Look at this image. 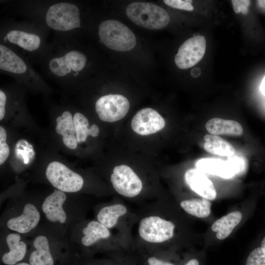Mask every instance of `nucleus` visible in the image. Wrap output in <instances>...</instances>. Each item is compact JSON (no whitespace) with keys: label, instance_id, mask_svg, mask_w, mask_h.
<instances>
[{"label":"nucleus","instance_id":"1","mask_svg":"<svg viewBox=\"0 0 265 265\" xmlns=\"http://www.w3.org/2000/svg\"><path fill=\"white\" fill-rule=\"evenodd\" d=\"M67 193L55 189L45 197L40 208L48 226L64 236L74 224L82 220L80 203L71 202Z\"/></svg>","mask_w":265,"mask_h":265},{"label":"nucleus","instance_id":"2","mask_svg":"<svg viewBox=\"0 0 265 265\" xmlns=\"http://www.w3.org/2000/svg\"><path fill=\"white\" fill-rule=\"evenodd\" d=\"M70 245L65 236L48 226L36 229L30 242L28 263L32 265H55L57 254Z\"/></svg>","mask_w":265,"mask_h":265},{"label":"nucleus","instance_id":"3","mask_svg":"<svg viewBox=\"0 0 265 265\" xmlns=\"http://www.w3.org/2000/svg\"><path fill=\"white\" fill-rule=\"evenodd\" d=\"M17 204L5 216L3 223L5 229L22 236L33 233L41 220V210L34 203Z\"/></svg>","mask_w":265,"mask_h":265},{"label":"nucleus","instance_id":"4","mask_svg":"<svg viewBox=\"0 0 265 265\" xmlns=\"http://www.w3.org/2000/svg\"><path fill=\"white\" fill-rule=\"evenodd\" d=\"M68 238L71 245H76L83 249L97 247L112 238L110 230L96 220H81L69 229Z\"/></svg>","mask_w":265,"mask_h":265},{"label":"nucleus","instance_id":"5","mask_svg":"<svg viewBox=\"0 0 265 265\" xmlns=\"http://www.w3.org/2000/svg\"><path fill=\"white\" fill-rule=\"evenodd\" d=\"M98 35L101 43L116 51H130L136 44V38L132 30L115 20L102 22L98 27Z\"/></svg>","mask_w":265,"mask_h":265},{"label":"nucleus","instance_id":"6","mask_svg":"<svg viewBox=\"0 0 265 265\" xmlns=\"http://www.w3.org/2000/svg\"><path fill=\"white\" fill-rule=\"evenodd\" d=\"M86 63L87 57L82 52L77 48H71L50 58L47 67L54 77L69 78L79 76Z\"/></svg>","mask_w":265,"mask_h":265},{"label":"nucleus","instance_id":"7","mask_svg":"<svg viewBox=\"0 0 265 265\" xmlns=\"http://www.w3.org/2000/svg\"><path fill=\"white\" fill-rule=\"evenodd\" d=\"M126 14L134 24L152 30L162 29L170 21L166 10L151 2H132L127 6Z\"/></svg>","mask_w":265,"mask_h":265},{"label":"nucleus","instance_id":"8","mask_svg":"<svg viewBox=\"0 0 265 265\" xmlns=\"http://www.w3.org/2000/svg\"><path fill=\"white\" fill-rule=\"evenodd\" d=\"M45 21L48 26L53 30L70 31L81 27L80 10L73 3L57 2L48 8Z\"/></svg>","mask_w":265,"mask_h":265},{"label":"nucleus","instance_id":"9","mask_svg":"<svg viewBox=\"0 0 265 265\" xmlns=\"http://www.w3.org/2000/svg\"><path fill=\"white\" fill-rule=\"evenodd\" d=\"M175 225L171 221L158 215H150L143 217L138 226V234L145 243L160 244L171 239Z\"/></svg>","mask_w":265,"mask_h":265},{"label":"nucleus","instance_id":"10","mask_svg":"<svg viewBox=\"0 0 265 265\" xmlns=\"http://www.w3.org/2000/svg\"><path fill=\"white\" fill-rule=\"evenodd\" d=\"M45 176L56 189L68 193L80 191L84 183L80 175L57 161H52L48 165Z\"/></svg>","mask_w":265,"mask_h":265},{"label":"nucleus","instance_id":"11","mask_svg":"<svg viewBox=\"0 0 265 265\" xmlns=\"http://www.w3.org/2000/svg\"><path fill=\"white\" fill-rule=\"evenodd\" d=\"M110 182L116 192L128 198L138 196L143 188L140 178L130 166L124 164L114 168Z\"/></svg>","mask_w":265,"mask_h":265},{"label":"nucleus","instance_id":"12","mask_svg":"<svg viewBox=\"0 0 265 265\" xmlns=\"http://www.w3.org/2000/svg\"><path fill=\"white\" fill-rule=\"evenodd\" d=\"M130 106L129 100L119 94H108L99 98L95 110L99 118L106 122H114L123 118Z\"/></svg>","mask_w":265,"mask_h":265},{"label":"nucleus","instance_id":"13","mask_svg":"<svg viewBox=\"0 0 265 265\" xmlns=\"http://www.w3.org/2000/svg\"><path fill=\"white\" fill-rule=\"evenodd\" d=\"M206 49L204 36L191 37L180 47L174 58L176 66L181 69H186L197 64L203 57Z\"/></svg>","mask_w":265,"mask_h":265},{"label":"nucleus","instance_id":"14","mask_svg":"<svg viewBox=\"0 0 265 265\" xmlns=\"http://www.w3.org/2000/svg\"><path fill=\"white\" fill-rule=\"evenodd\" d=\"M165 121L156 110L144 108L132 118L131 127L133 131L141 135H147L158 132L164 128Z\"/></svg>","mask_w":265,"mask_h":265},{"label":"nucleus","instance_id":"15","mask_svg":"<svg viewBox=\"0 0 265 265\" xmlns=\"http://www.w3.org/2000/svg\"><path fill=\"white\" fill-rule=\"evenodd\" d=\"M0 69L17 77H26L30 71L21 57L3 44L0 45Z\"/></svg>","mask_w":265,"mask_h":265},{"label":"nucleus","instance_id":"16","mask_svg":"<svg viewBox=\"0 0 265 265\" xmlns=\"http://www.w3.org/2000/svg\"><path fill=\"white\" fill-rule=\"evenodd\" d=\"M4 241L8 250L2 255V263L5 265H15L21 262L26 257L28 248L22 235L10 231L5 236Z\"/></svg>","mask_w":265,"mask_h":265},{"label":"nucleus","instance_id":"17","mask_svg":"<svg viewBox=\"0 0 265 265\" xmlns=\"http://www.w3.org/2000/svg\"><path fill=\"white\" fill-rule=\"evenodd\" d=\"M185 179L190 188L205 199L213 200L216 197L212 182L202 171L197 168L189 169L185 173Z\"/></svg>","mask_w":265,"mask_h":265},{"label":"nucleus","instance_id":"18","mask_svg":"<svg viewBox=\"0 0 265 265\" xmlns=\"http://www.w3.org/2000/svg\"><path fill=\"white\" fill-rule=\"evenodd\" d=\"M4 39L11 44L29 53L38 51L42 43L41 37L38 34L19 28L8 30Z\"/></svg>","mask_w":265,"mask_h":265},{"label":"nucleus","instance_id":"19","mask_svg":"<svg viewBox=\"0 0 265 265\" xmlns=\"http://www.w3.org/2000/svg\"><path fill=\"white\" fill-rule=\"evenodd\" d=\"M195 165L197 169L205 173L224 179L231 178L238 174L236 167L228 159L223 160L215 158H202L196 161Z\"/></svg>","mask_w":265,"mask_h":265},{"label":"nucleus","instance_id":"20","mask_svg":"<svg viewBox=\"0 0 265 265\" xmlns=\"http://www.w3.org/2000/svg\"><path fill=\"white\" fill-rule=\"evenodd\" d=\"M55 131L62 136V141L68 148H77L78 142L76 137L73 116L69 111H64L56 119Z\"/></svg>","mask_w":265,"mask_h":265},{"label":"nucleus","instance_id":"21","mask_svg":"<svg viewBox=\"0 0 265 265\" xmlns=\"http://www.w3.org/2000/svg\"><path fill=\"white\" fill-rule=\"evenodd\" d=\"M128 212L127 207L121 203L105 205L97 212L96 218L102 224L109 229L115 227L120 219Z\"/></svg>","mask_w":265,"mask_h":265},{"label":"nucleus","instance_id":"22","mask_svg":"<svg viewBox=\"0 0 265 265\" xmlns=\"http://www.w3.org/2000/svg\"><path fill=\"white\" fill-rule=\"evenodd\" d=\"M206 129L212 134L241 135L243 132L241 125L232 120H226L214 118L209 120L206 124Z\"/></svg>","mask_w":265,"mask_h":265},{"label":"nucleus","instance_id":"23","mask_svg":"<svg viewBox=\"0 0 265 265\" xmlns=\"http://www.w3.org/2000/svg\"><path fill=\"white\" fill-rule=\"evenodd\" d=\"M242 219V213L233 212L216 220L212 226V230L216 232V238L223 239L227 238Z\"/></svg>","mask_w":265,"mask_h":265},{"label":"nucleus","instance_id":"24","mask_svg":"<svg viewBox=\"0 0 265 265\" xmlns=\"http://www.w3.org/2000/svg\"><path fill=\"white\" fill-rule=\"evenodd\" d=\"M204 139L205 150L212 155L230 157L236 153L231 144L216 135L206 134Z\"/></svg>","mask_w":265,"mask_h":265},{"label":"nucleus","instance_id":"25","mask_svg":"<svg viewBox=\"0 0 265 265\" xmlns=\"http://www.w3.org/2000/svg\"><path fill=\"white\" fill-rule=\"evenodd\" d=\"M73 122L78 143L85 142L89 135L97 137L99 133V127L96 124L89 126L87 118L80 112L74 114Z\"/></svg>","mask_w":265,"mask_h":265},{"label":"nucleus","instance_id":"26","mask_svg":"<svg viewBox=\"0 0 265 265\" xmlns=\"http://www.w3.org/2000/svg\"><path fill=\"white\" fill-rule=\"evenodd\" d=\"M180 206L187 213L199 218L207 217L211 212V203L206 199L183 200Z\"/></svg>","mask_w":265,"mask_h":265},{"label":"nucleus","instance_id":"27","mask_svg":"<svg viewBox=\"0 0 265 265\" xmlns=\"http://www.w3.org/2000/svg\"><path fill=\"white\" fill-rule=\"evenodd\" d=\"M15 154L17 157L23 159L25 164L29 162L30 157L29 155L33 158L35 154L32 146L24 139L17 143Z\"/></svg>","mask_w":265,"mask_h":265},{"label":"nucleus","instance_id":"28","mask_svg":"<svg viewBox=\"0 0 265 265\" xmlns=\"http://www.w3.org/2000/svg\"><path fill=\"white\" fill-rule=\"evenodd\" d=\"M245 265H265V250L258 246L248 255Z\"/></svg>","mask_w":265,"mask_h":265},{"label":"nucleus","instance_id":"29","mask_svg":"<svg viewBox=\"0 0 265 265\" xmlns=\"http://www.w3.org/2000/svg\"><path fill=\"white\" fill-rule=\"evenodd\" d=\"M7 134L4 128L0 126V164H3L8 158L10 150L6 143Z\"/></svg>","mask_w":265,"mask_h":265},{"label":"nucleus","instance_id":"30","mask_svg":"<svg viewBox=\"0 0 265 265\" xmlns=\"http://www.w3.org/2000/svg\"><path fill=\"white\" fill-rule=\"evenodd\" d=\"M163 1L166 5L174 8L189 11L194 9L191 4V0H164Z\"/></svg>","mask_w":265,"mask_h":265},{"label":"nucleus","instance_id":"31","mask_svg":"<svg viewBox=\"0 0 265 265\" xmlns=\"http://www.w3.org/2000/svg\"><path fill=\"white\" fill-rule=\"evenodd\" d=\"M230 160L235 166L238 174L243 172L246 168L247 162L246 159L241 156H233L228 157Z\"/></svg>","mask_w":265,"mask_h":265},{"label":"nucleus","instance_id":"32","mask_svg":"<svg viewBox=\"0 0 265 265\" xmlns=\"http://www.w3.org/2000/svg\"><path fill=\"white\" fill-rule=\"evenodd\" d=\"M234 10L237 14L242 13L246 14L248 13V7L250 4V0H232Z\"/></svg>","mask_w":265,"mask_h":265},{"label":"nucleus","instance_id":"33","mask_svg":"<svg viewBox=\"0 0 265 265\" xmlns=\"http://www.w3.org/2000/svg\"><path fill=\"white\" fill-rule=\"evenodd\" d=\"M145 265H174L156 255H150L146 257Z\"/></svg>","mask_w":265,"mask_h":265},{"label":"nucleus","instance_id":"34","mask_svg":"<svg viewBox=\"0 0 265 265\" xmlns=\"http://www.w3.org/2000/svg\"><path fill=\"white\" fill-rule=\"evenodd\" d=\"M7 97L5 93L0 90V120H2L5 114V106Z\"/></svg>","mask_w":265,"mask_h":265},{"label":"nucleus","instance_id":"35","mask_svg":"<svg viewBox=\"0 0 265 265\" xmlns=\"http://www.w3.org/2000/svg\"><path fill=\"white\" fill-rule=\"evenodd\" d=\"M256 3L259 10L262 13L265 14V0H257Z\"/></svg>","mask_w":265,"mask_h":265},{"label":"nucleus","instance_id":"36","mask_svg":"<svg viewBox=\"0 0 265 265\" xmlns=\"http://www.w3.org/2000/svg\"><path fill=\"white\" fill-rule=\"evenodd\" d=\"M185 265H199V263L197 260L192 259L188 261Z\"/></svg>","mask_w":265,"mask_h":265},{"label":"nucleus","instance_id":"37","mask_svg":"<svg viewBox=\"0 0 265 265\" xmlns=\"http://www.w3.org/2000/svg\"><path fill=\"white\" fill-rule=\"evenodd\" d=\"M260 89L262 91V92L265 95V77L264 78L261 85L260 86Z\"/></svg>","mask_w":265,"mask_h":265},{"label":"nucleus","instance_id":"38","mask_svg":"<svg viewBox=\"0 0 265 265\" xmlns=\"http://www.w3.org/2000/svg\"><path fill=\"white\" fill-rule=\"evenodd\" d=\"M15 265H31L30 264H29V263H26V262H20L17 264H16Z\"/></svg>","mask_w":265,"mask_h":265}]
</instances>
